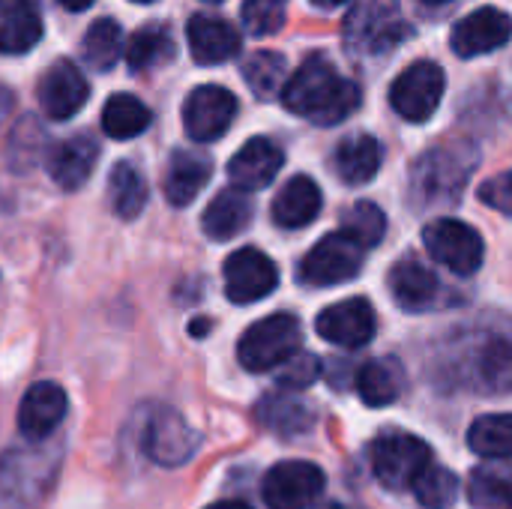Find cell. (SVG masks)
<instances>
[{"instance_id": "cell-37", "label": "cell", "mask_w": 512, "mask_h": 509, "mask_svg": "<svg viewBox=\"0 0 512 509\" xmlns=\"http://www.w3.org/2000/svg\"><path fill=\"white\" fill-rule=\"evenodd\" d=\"M480 372L489 387L512 390V339L492 336L480 354Z\"/></svg>"}, {"instance_id": "cell-39", "label": "cell", "mask_w": 512, "mask_h": 509, "mask_svg": "<svg viewBox=\"0 0 512 509\" xmlns=\"http://www.w3.org/2000/svg\"><path fill=\"white\" fill-rule=\"evenodd\" d=\"M321 378V360L309 351H297L285 366H279L276 384L282 390H306Z\"/></svg>"}, {"instance_id": "cell-31", "label": "cell", "mask_w": 512, "mask_h": 509, "mask_svg": "<svg viewBox=\"0 0 512 509\" xmlns=\"http://www.w3.org/2000/svg\"><path fill=\"white\" fill-rule=\"evenodd\" d=\"M468 447L489 462L512 459V414L477 417L468 429Z\"/></svg>"}, {"instance_id": "cell-7", "label": "cell", "mask_w": 512, "mask_h": 509, "mask_svg": "<svg viewBox=\"0 0 512 509\" xmlns=\"http://www.w3.org/2000/svg\"><path fill=\"white\" fill-rule=\"evenodd\" d=\"M426 252L459 276H474L483 267L486 246L477 228L459 219H435L423 228Z\"/></svg>"}, {"instance_id": "cell-22", "label": "cell", "mask_w": 512, "mask_h": 509, "mask_svg": "<svg viewBox=\"0 0 512 509\" xmlns=\"http://www.w3.org/2000/svg\"><path fill=\"white\" fill-rule=\"evenodd\" d=\"M252 213H255V207H252L249 192H240V189L231 186V189H222L207 204V210L201 216V228H204V234L210 240L225 243V240H231V237H237L240 231L249 228Z\"/></svg>"}, {"instance_id": "cell-13", "label": "cell", "mask_w": 512, "mask_h": 509, "mask_svg": "<svg viewBox=\"0 0 512 509\" xmlns=\"http://www.w3.org/2000/svg\"><path fill=\"white\" fill-rule=\"evenodd\" d=\"M512 36V18L498 6H480L471 15H465L453 33L450 45L459 57H480L495 48H504Z\"/></svg>"}, {"instance_id": "cell-11", "label": "cell", "mask_w": 512, "mask_h": 509, "mask_svg": "<svg viewBox=\"0 0 512 509\" xmlns=\"http://www.w3.org/2000/svg\"><path fill=\"white\" fill-rule=\"evenodd\" d=\"M276 285H279V270L261 249L246 246L225 261V294L237 306H249L270 297Z\"/></svg>"}, {"instance_id": "cell-14", "label": "cell", "mask_w": 512, "mask_h": 509, "mask_svg": "<svg viewBox=\"0 0 512 509\" xmlns=\"http://www.w3.org/2000/svg\"><path fill=\"white\" fill-rule=\"evenodd\" d=\"M87 96H90V84L72 60H57L39 78V87H36L39 108L51 120H69L72 114H78L84 108Z\"/></svg>"}, {"instance_id": "cell-33", "label": "cell", "mask_w": 512, "mask_h": 509, "mask_svg": "<svg viewBox=\"0 0 512 509\" xmlns=\"http://www.w3.org/2000/svg\"><path fill=\"white\" fill-rule=\"evenodd\" d=\"M120 51H123V30L114 18H99L87 27L81 54L96 72L114 69V63L120 60Z\"/></svg>"}, {"instance_id": "cell-42", "label": "cell", "mask_w": 512, "mask_h": 509, "mask_svg": "<svg viewBox=\"0 0 512 509\" xmlns=\"http://www.w3.org/2000/svg\"><path fill=\"white\" fill-rule=\"evenodd\" d=\"M66 9H72V12H81V9H87V6H93L96 0H60Z\"/></svg>"}, {"instance_id": "cell-4", "label": "cell", "mask_w": 512, "mask_h": 509, "mask_svg": "<svg viewBox=\"0 0 512 509\" xmlns=\"http://www.w3.org/2000/svg\"><path fill=\"white\" fill-rule=\"evenodd\" d=\"M372 474L390 492L411 489L417 477L432 465V450L426 441L408 432H384L369 447Z\"/></svg>"}, {"instance_id": "cell-19", "label": "cell", "mask_w": 512, "mask_h": 509, "mask_svg": "<svg viewBox=\"0 0 512 509\" xmlns=\"http://www.w3.org/2000/svg\"><path fill=\"white\" fill-rule=\"evenodd\" d=\"M213 174V162L210 156L198 153V150H174L165 168V198L174 207H186L198 198V192L210 183Z\"/></svg>"}, {"instance_id": "cell-3", "label": "cell", "mask_w": 512, "mask_h": 509, "mask_svg": "<svg viewBox=\"0 0 512 509\" xmlns=\"http://www.w3.org/2000/svg\"><path fill=\"white\" fill-rule=\"evenodd\" d=\"M303 342V327L297 315L291 312H276L261 321H255L237 345V360L246 372H270L285 366Z\"/></svg>"}, {"instance_id": "cell-27", "label": "cell", "mask_w": 512, "mask_h": 509, "mask_svg": "<svg viewBox=\"0 0 512 509\" xmlns=\"http://www.w3.org/2000/svg\"><path fill=\"white\" fill-rule=\"evenodd\" d=\"M108 204L117 219L132 222L147 207V180L132 162H117L108 174Z\"/></svg>"}, {"instance_id": "cell-38", "label": "cell", "mask_w": 512, "mask_h": 509, "mask_svg": "<svg viewBox=\"0 0 512 509\" xmlns=\"http://www.w3.org/2000/svg\"><path fill=\"white\" fill-rule=\"evenodd\" d=\"M288 0H243V24L255 36H270L285 24Z\"/></svg>"}, {"instance_id": "cell-24", "label": "cell", "mask_w": 512, "mask_h": 509, "mask_svg": "<svg viewBox=\"0 0 512 509\" xmlns=\"http://www.w3.org/2000/svg\"><path fill=\"white\" fill-rule=\"evenodd\" d=\"M381 159H384V153H381L378 138L360 132V135L345 138L336 147L333 168H336V174H339L342 183H348V186H366L381 171Z\"/></svg>"}, {"instance_id": "cell-1", "label": "cell", "mask_w": 512, "mask_h": 509, "mask_svg": "<svg viewBox=\"0 0 512 509\" xmlns=\"http://www.w3.org/2000/svg\"><path fill=\"white\" fill-rule=\"evenodd\" d=\"M282 102L291 114L315 126H336L360 108L363 93L327 57L315 54L288 78Z\"/></svg>"}, {"instance_id": "cell-46", "label": "cell", "mask_w": 512, "mask_h": 509, "mask_svg": "<svg viewBox=\"0 0 512 509\" xmlns=\"http://www.w3.org/2000/svg\"><path fill=\"white\" fill-rule=\"evenodd\" d=\"M132 3H153V0H132Z\"/></svg>"}, {"instance_id": "cell-16", "label": "cell", "mask_w": 512, "mask_h": 509, "mask_svg": "<svg viewBox=\"0 0 512 509\" xmlns=\"http://www.w3.org/2000/svg\"><path fill=\"white\" fill-rule=\"evenodd\" d=\"M66 411H69V399L63 387L54 381H39L24 393L18 405V432L27 441H45L63 423Z\"/></svg>"}, {"instance_id": "cell-44", "label": "cell", "mask_w": 512, "mask_h": 509, "mask_svg": "<svg viewBox=\"0 0 512 509\" xmlns=\"http://www.w3.org/2000/svg\"><path fill=\"white\" fill-rule=\"evenodd\" d=\"M315 6H321V9H333V6H342V3H348V0H312Z\"/></svg>"}, {"instance_id": "cell-5", "label": "cell", "mask_w": 512, "mask_h": 509, "mask_svg": "<svg viewBox=\"0 0 512 509\" xmlns=\"http://www.w3.org/2000/svg\"><path fill=\"white\" fill-rule=\"evenodd\" d=\"M363 255H366V249L360 243H354L345 231H333V234L321 237L306 252V258L300 261L297 279L312 288H330V285L351 282L354 276H360Z\"/></svg>"}, {"instance_id": "cell-43", "label": "cell", "mask_w": 512, "mask_h": 509, "mask_svg": "<svg viewBox=\"0 0 512 509\" xmlns=\"http://www.w3.org/2000/svg\"><path fill=\"white\" fill-rule=\"evenodd\" d=\"M207 509H252L249 504H243V501H219V504H213V507Z\"/></svg>"}, {"instance_id": "cell-28", "label": "cell", "mask_w": 512, "mask_h": 509, "mask_svg": "<svg viewBox=\"0 0 512 509\" xmlns=\"http://www.w3.org/2000/svg\"><path fill=\"white\" fill-rule=\"evenodd\" d=\"M150 108L132 93H114L102 108V129L114 141H129L150 126Z\"/></svg>"}, {"instance_id": "cell-6", "label": "cell", "mask_w": 512, "mask_h": 509, "mask_svg": "<svg viewBox=\"0 0 512 509\" xmlns=\"http://www.w3.org/2000/svg\"><path fill=\"white\" fill-rule=\"evenodd\" d=\"M444 90H447L444 69L435 60H417L396 75L390 87V105L408 123H426L438 111Z\"/></svg>"}, {"instance_id": "cell-35", "label": "cell", "mask_w": 512, "mask_h": 509, "mask_svg": "<svg viewBox=\"0 0 512 509\" xmlns=\"http://www.w3.org/2000/svg\"><path fill=\"white\" fill-rule=\"evenodd\" d=\"M342 231H345L354 243H360L363 249H375V246L384 240V234H387V216H384V210H381L378 204H372V201H357V204L345 213Z\"/></svg>"}, {"instance_id": "cell-25", "label": "cell", "mask_w": 512, "mask_h": 509, "mask_svg": "<svg viewBox=\"0 0 512 509\" xmlns=\"http://www.w3.org/2000/svg\"><path fill=\"white\" fill-rule=\"evenodd\" d=\"M42 39V18L33 0H0V54H24Z\"/></svg>"}, {"instance_id": "cell-45", "label": "cell", "mask_w": 512, "mask_h": 509, "mask_svg": "<svg viewBox=\"0 0 512 509\" xmlns=\"http://www.w3.org/2000/svg\"><path fill=\"white\" fill-rule=\"evenodd\" d=\"M420 3H426V6H441V3H450V0H420Z\"/></svg>"}, {"instance_id": "cell-10", "label": "cell", "mask_w": 512, "mask_h": 509, "mask_svg": "<svg viewBox=\"0 0 512 509\" xmlns=\"http://www.w3.org/2000/svg\"><path fill=\"white\" fill-rule=\"evenodd\" d=\"M234 117H237V96L219 84H201L183 102V129L198 144L222 138L234 123Z\"/></svg>"}, {"instance_id": "cell-34", "label": "cell", "mask_w": 512, "mask_h": 509, "mask_svg": "<svg viewBox=\"0 0 512 509\" xmlns=\"http://www.w3.org/2000/svg\"><path fill=\"white\" fill-rule=\"evenodd\" d=\"M411 489H414V498L420 501V507L447 509L453 507V501L459 495V477L450 468L429 465Z\"/></svg>"}, {"instance_id": "cell-36", "label": "cell", "mask_w": 512, "mask_h": 509, "mask_svg": "<svg viewBox=\"0 0 512 509\" xmlns=\"http://www.w3.org/2000/svg\"><path fill=\"white\" fill-rule=\"evenodd\" d=\"M261 420L282 432V435H300L312 426V414L306 405L294 402V399H282V396H273V399H264L261 402Z\"/></svg>"}, {"instance_id": "cell-26", "label": "cell", "mask_w": 512, "mask_h": 509, "mask_svg": "<svg viewBox=\"0 0 512 509\" xmlns=\"http://www.w3.org/2000/svg\"><path fill=\"white\" fill-rule=\"evenodd\" d=\"M357 393L369 408H387L405 393V369L399 360H369L357 372Z\"/></svg>"}, {"instance_id": "cell-41", "label": "cell", "mask_w": 512, "mask_h": 509, "mask_svg": "<svg viewBox=\"0 0 512 509\" xmlns=\"http://www.w3.org/2000/svg\"><path fill=\"white\" fill-rule=\"evenodd\" d=\"M207 330H210V321H207V318H201V321H192V324H189V333H192V336H198V339H201Z\"/></svg>"}, {"instance_id": "cell-21", "label": "cell", "mask_w": 512, "mask_h": 509, "mask_svg": "<svg viewBox=\"0 0 512 509\" xmlns=\"http://www.w3.org/2000/svg\"><path fill=\"white\" fill-rule=\"evenodd\" d=\"M321 201L324 198H321L318 183L312 177H306V174H297L279 189V195L273 198L270 213H273V222L279 228L297 231V228H306V225H312L318 219Z\"/></svg>"}, {"instance_id": "cell-29", "label": "cell", "mask_w": 512, "mask_h": 509, "mask_svg": "<svg viewBox=\"0 0 512 509\" xmlns=\"http://www.w3.org/2000/svg\"><path fill=\"white\" fill-rule=\"evenodd\" d=\"M468 501L477 509H512V468L504 462L480 465L468 480Z\"/></svg>"}, {"instance_id": "cell-2", "label": "cell", "mask_w": 512, "mask_h": 509, "mask_svg": "<svg viewBox=\"0 0 512 509\" xmlns=\"http://www.w3.org/2000/svg\"><path fill=\"white\" fill-rule=\"evenodd\" d=\"M411 36V24L402 18L399 0H360L351 6L342 24L345 51L354 57H378L393 51Z\"/></svg>"}, {"instance_id": "cell-9", "label": "cell", "mask_w": 512, "mask_h": 509, "mask_svg": "<svg viewBox=\"0 0 512 509\" xmlns=\"http://www.w3.org/2000/svg\"><path fill=\"white\" fill-rule=\"evenodd\" d=\"M471 168H474V159H468L465 150L435 147L414 165L411 189H414V195H423L426 204H435L444 198L456 201L465 180L471 177Z\"/></svg>"}, {"instance_id": "cell-17", "label": "cell", "mask_w": 512, "mask_h": 509, "mask_svg": "<svg viewBox=\"0 0 512 509\" xmlns=\"http://www.w3.org/2000/svg\"><path fill=\"white\" fill-rule=\"evenodd\" d=\"M195 450H198V435L186 426L180 414L174 411L153 414V420L147 423V435H144V453L156 465L177 468L186 459H192Z\"/></svg>"}, {"instance_id": "cell-47", "label": "cell", "mask_w": 512, "mask_h": 509, "mask_svg": "<svg viewBox=\"0 0 512 509\" xmlns=\"http://www.w3.org/2000/svg\"><path fill=\"white\" fill-rule=\"evenodd\" d=\"M204 3H222V0H204Z\"/></svg>"}, {"instance_id": "cell-18", "label": "cell", "mask_w": 512, "mask_h": 509, "mask_svg": "<svg viewBox=\"0 0 512 509\" xmlns=\"http://www.w3.org/2000/svg\"><path fill=\"white\" fill-rule=\"evenodd\" d=\"M186 39L195 63L201 66H216L231 60L240 51V33L234 24L216 15H192L186 24Z\"/></svg>"}, {"instance_id": "cell-40", "label": "cell", "mask_w": 512, "mask_h": 509, "mask_svg": "<svg viewBox=\"0 0 512 509\" xmlns=\"http://www.w3.org/2000/svg\"><path fill=\"white\" fill-rule=\"evenodd\" d=\"M480 201L512 216V171L495 174L480 186Z\"/></svg>"}, {"instance_id": "cell-23", "label": "cell", "mask_w": 512, "mask_h": 509, "mask_svg": "<svg viewBox=\"0 0 512 509\" xmlns=\"http://www.w3.org/2000/svg\"><path fill=\"white\" fill-rule=\"evenodd\" d=\"M387 285H390L393 300L405 312L429 309L432 300L438 297V276L417 258H402L399 264H393V270L387 276Z\"/></svg>"}, {"instance_id": "cell-8", "label": "cell", "mask_w": 512, "mask_h": 509, "mask_svg": "<svg viewBox=\"0 0 512 509\" xmlns=\"http://www.w3.org/2000/svg\"><path fill=\"white\" fill-rule=\"evenodd\" d=\"M327 477L318 465L303 459L279 462L261 483V498L270 509H309L324 495Z\"/></svg>"}, {"instance_id": "cell-32", "label": "cell", "mask_w": 512, "mask_h": 509, "mask_svg": "<svg viewBox=\"0 0 512 509\" xmlns=\"http://www.w3.org/2000/svg\"><path fill=\"white\" fill-rule=\"evenodd\" d=\"M243 78L258 99H273L288 84V60L279 51H255L243 63Z\"/></svg>"}, {"instance_id": "cell-12", "label": "cell", "mask_w": 512, "mask_h": 509, "mask_svg": "<svg viewBox=\"0 0 512 509\" xmlns=\"http://www.w3.org/2000/svg\"><path fill=\"white\" fill-rule=\"evenodd\" d=\"M315 330L330 345L351 351V348H363L375 339L378 318H375V309L366 297H351V300H342L336 306H327L318 315Z\"/></svg>"}, {"instance_id": "cell-30", "label": "cell", "mask_w": 512, "mask_h": 509, "mask_svg": "<svg viewBox=\"0 0 512 509\" xmlns=\"http://www.w3.org/2000/svg\"><path fill=\"white\" fill-rule=\"evenodd\" d=\"M174 39L165 24H144L135 30V36L126 45V63L132 72H144L153 66H162L174 57Z\"/></svg>"}, {"instance_id": "cell-20", "label": "cell", "mask_w": 512, "mask_h": 509, "mask_svg": "<svg viewBox=\"0 0 512 509\" xmlns=\"http://www.w3.org/2000/svg\"><path fill=\"white\" fill-rule=\"evenodd\" d=\"M96 159H99L96 141L90 135H75V138L60 141L51 150V156H48V174H51V180L60 189L72 192V189H81L90 180V174L96 168Z\"/></svg>"}, {"instance_id": "cell-15", "label": "cell", "mask_w": 512, "mask_h": 509, "mask_svg": "<svg viewBox=\"0 0 512 509\" xmlns=\"http://www.w3.org/2000/svg\"><path fill=\"white\" fill-rule=\"evenodd\" d=\"M285 153L276 141L270 138H249L228 162V177L234 183V189L240 192H258L264 186H270L276 180V174L282 171Z\"/></svg>"}]
</instances>
